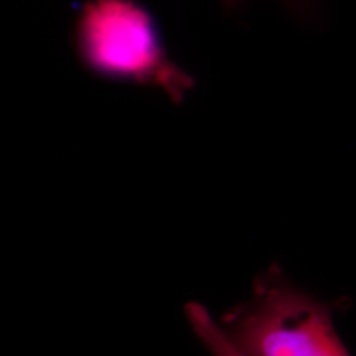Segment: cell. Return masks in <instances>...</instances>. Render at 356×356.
<instances>
[{
  "instance_id": "1",
  "label": "cell",
  "mask_w": 356,
  "mask_h": 356,
  "mask_svg": "<svg viewBox=\"0 0 356 356\" xmlns=\"http://www.w3.org/2000/svg\"><path fill=\"white\" fill-rule=\"evenodd\" d=\"M74 45L92 74L161 89L173 102L194 86L173 63L152 13L136 0H89L76 16Z\"/></svg>"
},
{
  "instance_id": "2",
  "label": "cell",
  "mask_w": 356,
  "mask_h": 356,
  "mask_svg": "<svg viewBox=\"0 0 356 356\" xmlns=\"http://www.w3.org/2000/svg\"><path fill=\"white\" fill-rule=\"evenodd\" d=\"M219 322L248 356H350L330 309L280 275L263 276L252 300Z\"/></svg>"
},
{
  "instance_id": "3",
  "label": "cell",
  "mask_w": 356,
  "mask_h": 356,
  "mask_svg": "<svg viewBox=\"0 0 356 356\" xmlns=\"http://www.w3.org/2000/svg\"><path fill=\"white\" fill-rule=\"evenodd\" d=\"M185 316L191 330L211 356H248L235 343L219 321H216L206 306L189 302Z\"/></svg>"
}]
</instances>
